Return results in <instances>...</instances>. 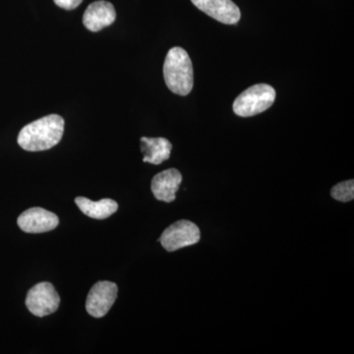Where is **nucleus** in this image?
<instances>
[{"instance_id": "obj_1", "label": "nucleus", "mask_w": 354, "mask_h": 354, "mask_svg": "<svg viewBox=\"0 0 354 354\" xmlns=\"http://www.w3.org/2000/svg\"><path fill=\"white\" fill-rule=\"evenodd\" d=\"M64 120L57 114H50L22 128L18 144L28 152H39L57 146L64 136Z\"/></svg>"}, {"instance_id": "obj_2", "label": "nucleus", "mask_w": 354, "mask_h": 354, "mask_svg": "<svg viewBox=\"0 0 354 354\" xmlns=\"http://www.w3.org/2000/svg\"><path fill=\"white\" fill-rule=\"evenodd\" d=\"M164 77L172 93L179 95L189 94L194 85V73L187 51L178 46L169 50L165 60Z\"/></svg>"}, {"instance_id": "obj_3", "label": "nucleus", "mask_w": 354, "mask_h": 354, "mask_svg": "<svg viewBox=\"0 0 354 354\" xmlns=\"http://www.w3.org/2000/svg\"><path fill=\"white\" fill-rule=\"evenodd\" d=\"M276 100V91L268 84H257L246 88L234 102V111L241 118L264 113Z\"/></svg>"}, {"instance_id": "obj_4", "label": "nucleus", "mask_w": 354, "mask_h": 354, "mask_svg": "<svg viewBox=\"0 0 354 354\" xmlns=\"http://www.w3.org/2000/svg\"><path fill=\"white\" fill-rule=\"evenodd\" d=\"M201 237L199 227L190 221L181 220L172 223L162 232L160 241L169 252L179 250L184 247L194 245Z\"/></svg>"}, {"instance_id": "obj_5", "label": "nucleus", "mask_w": 354, "mask_h": 354, "mask_svg": "<svg viewBox=\"0 0 354 354\" xmlns=\"http://www.w3.org/2000/svg\"><path fill=\"white\" fill-rule=\"evenodd\" d=\"M60 297L50 283H39L32 286L26 298V306L32 315L46 317L55 313L59 307Z\"/></svg>"}, {"instance_id": "obj_6", "label": "nucleus", "mask_w": 354, "mask_h": 354, "mask_svg": "<svg viewBox=\"0 0 354 354\" xmlns=\"http://www.w3.org/2000/svg\"><path fill=\"white\" fill-rule=\"evenodd\" d=\"M116 283L102 281L95 283L88 292L86 310L94 318H102L109 313L118 297Z\"/></svg>"}, {"instance_id": "obj_7", "label": "nucleus", "mask_w": 354, "mask_h": 354, "mask_svg": "<svg viewBox=\"0 0 354 354\" xmlns=\"http://www.w3.org/2000/svg\"><path fill=\"white\" fill-rule=\"evenodd\" d=\"M18 225L27 234H43L57 227L59 220L55 214L43 208L28 209L21 214Z\"/></svg>"}, {"instance_id": "obj_8", "label": "nucleus", "mask_w": 354, "mask_h": 354, "mask_svg": "<svg viewBox=\"0 0 354 354\" xmlns=\"http://www.w3.org/2000/svg\"><path fill=\"white\" fill-rule=\"evenodd\" d=\"M198 9L223 24L234 25L241 18V9L232 0H191Z\"/></svg>"}, {"instance_id": "obj_9", "label": "nucleus", "mask_w": 354, "mask_h": 354, "mask_svg": "<svg viewBox=\"0 0 354 354\" xmlns=\"http://www.w3.org/2000/svg\"><path fill=\"white\" fill-rule=\"evenodd\" d=\"M116 12L113 4L104 0L93 2L83 15V24L91 32H100L115 21Z\"/></svg>"}, {"instance_id": "obj_10", "label": "nucleus", "mask_w": 354, "mask_h": 354, "mask_svg": "<svg viewBox=\"0 0 354 354\" xmlns=\"http://www.w3.org/2000/svg\"><path fill=\"white\" fill-rule=\"evenodd\" d=\"M183 183V176L176 169H169L153 176L152 192L158 201L171 203L176 200L177 190Z\"/></svg>"}, {"instance_id": "obj_11", "label": "nucleus", "mask_w": 354, "mask_h": 354, "mask_svg": "<svg viewBox=\"0 0 354 354\" xmlns=\"http://www.w3.org/2000/svg\"><path fill=\"white\" fill-rule=\"evenodd\" d=\"M172 145L165 138H141V152L144 155L143 162L153 165H160L171 157Z\"/></svg>"}, {"instance_id": "obj_12", "label": "nucleus", "mask_w": 354, "mask_h": 354, "mask_svg": "<svg viewBox=\"0 0 354 354\" xmlns=\"http://www.w3.org/2000/svg\"><path fill=\"white\" fill-rule=\"evenodd\" d=\"M75 203L86 216L97 220H104L113 215L118 209V203L111 199H102L94 202L85 197H77Z\"/></svg>"}, {"instance_id": "obj_13", "label": "nucleus", "mask_w": 354, "mask_h": 354, "mask_svg": "<svg viewBox=\"0 0 354 354\" xmlns=\"http://www.w3.org/2000/svg\"><path fill=\"white\" fill-rule=\"evenodd\" d=\"M330 195L334 199L339 202L353 201L354 198V181H344L335 185L330 190Z\"/></svg>"}, {"instance_id": "obj_14", "label": "nucleus", "mask_w": 354, "mask_h": 354, "mask_svg": "<svg viewBox=\"0 0 354 354\" xmlns=\"http://www.w3.org/2000/svg\"><path fill=\"white\" fill-rule=\"evenodd\" d=\"M53 1L60 8H64L65 10H73L82 3L83 0H53Z\"/></svg>"}]
</instances>
